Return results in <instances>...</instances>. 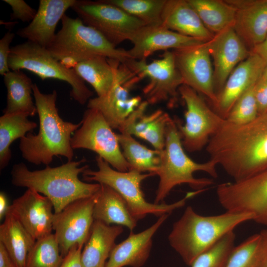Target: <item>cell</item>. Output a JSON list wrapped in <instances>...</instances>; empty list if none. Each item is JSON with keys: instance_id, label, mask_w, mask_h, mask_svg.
<instances>
[{"instance_id": "22", "label": "cell", "mask_w": 267, "mask_h": 267, "mask_svg": "<svg viewBox=\"0 0 267 267\" xmlns=\"http://www.w3.org/2000/svg\"><path fill=\"white\" fill-rule=\"evenodd\" d=\"M76 0H40L37 14L25 27L19 29L17 34L28 41L47 48L56 34L55 29L65 12Z\"/></svg>"}, {"instance_id": "43", "label": "cell", "mask_w": 267, "mask_h": 267, "mask_svg": "<svg viewBox=\"0 0 267 267\" xmlns=\"http://www.w3.org/2000/svg\"><path fill=\"white\" fill-rule=\"evenodd\" d=\"M250 52L258 55L267 65V35L260 44L255 45Z\"/></svg>"}, {"instance_id": "9", "label": "cell", "mask_w": 267, "mask_h": 267, "mask_svg": "<svg viewBox=\"0 0 267 267\" xmlns=\"http://www.w3.org/2000/svg\"><path fill=\"white\" fill-rule=\"evenodd\" d=\"M178 93L186 105L185 123L175 118L184 149L190 152L202 150L225 121L206 104L200 94L183 84Z\"/></svg>"}, {"instance_id": "34", "label": "cell", "mask_w": 267, "mask_h": 267, "mask_svg": "<svg viewBox=\"0 0 267 267\" xmlns=\"http://www.w3.org/2000/svg\"><path fill=\"white\" fill-rule=\"evenodd\" d=\"M138 19L146 26L162 25L167 0H105Z\"/></svg>"}, {"instance_id": "7", "label": "cell", "mask_w": 267, "mask_h": 267, "mask_svg": "<svg viewBox=\"0 0 267 267\" xmlns=\"http://www.w3.org/2000/svg\"><path fill=\"white\" fill-rule=\"evenodd\" d=\"M62 27L50 44L46 48L59 61L70 57L78 62L100 55L125 63L130 57L127 50L118 48L93 28L84 24L79 18L64 14Z\"/></svg>"}, {"instance_id": "37", "label": "cell", "mask_w": 267, "mask_h": 267, "mask_svg": "<svg viewBox=\"0 0 267 267\" xmlns=\"http://www.w3.org/2000/svg\"><path fill=\"white\" fill-rule=\"evenodd\" d=\"M235 234L230 231L221 238L213 246L199 255L191 267H225L235 247Z\"/></svg>"}, {"instance_id": "1", "label": "cell", "mask_w": 267, "mask_h": 267, "mask_svg": "<svg viewBox=\"0 0 267 267\" xmlns=\"http://www.w3.org/2000/svg\"><path fill=\"white\" fill-rule=\"evenodd\" d=\"M210 159L217 162L234 181L267 170V113L238 125L225 122L206 146Z\"/></svg>"}, {"instance_id": "23", "label": "cell", "mask_w": 267, "mask_h": 267, "mask_svg": "<svg viewBox=\"0 0 267 267\" xmlns=\"http://www.w3.org/2000/svg\"><path fill=\"white\" fill-rule=\"evenodd\" d=\"M169 215L160 216L154 223L140 232H131L125 240L116 245L105 267H142L149 257L153 236Z\"/></svg>"}, {"instance_id": "28", "label": "cell", "mask_w": 267, "mask_h": 267, "mask_svg": "<svg viewBox=\"0 0 267 267\" xmlns=\"http://www.w3.org/2000/svg\"><path fill=\"white\" fill-rule=\"evenodd\" d=\"M36 241L18 219L8 211L0 225V242L16 267H25L28 254Z\"/></svg>"}, {"instance_id": "40", "label": "cell", "mask_w": 267, "mask_h": 267, "mask_svg": "<svg viewBox=\"0 0 267 267\" xmlns=\"http://www.w3.org/2000/svg\"><path fill=\"white\" fill-rule=\"evenodd\" d=\"M15 37V34L6 32L0 40V74L3 76L10 71L8 60L10 52V45Z\"/></svg>"}, {"instance_id": "31", "label": "cell", "mask_w": 267, "mask_h": 267, "mask_svg": "<svg viewBox=\"0 0 267 267\" xmlns=\"http://www.w3.org/2000/svg\"><path fill=\"white\" fill-rule=\"evenodd\" d=\"M122 154L129 170L150 173L156 175L161 161V151L150 149L136 141L132 135L117 134Z\"/></svg>"}, {"instance_id": "27", "label": "cell", "mask_w": 267, "mask_h": 267, "mask_svg": "<svg viewBox=\"0 0 267 267\" xmlns=\"http://www.w3.org/2000/svg\"><path fill=\"white\" fill-rule=\"evenodd\" d=\"M100 184L93 208L94 220L108 225L124 226L132 232L137 221L132 215L125 200L111 187Z\"/></svg>"}, {"instance_id": "24", "label": "cell", "mask_w": 267, "mask_h": 267, "mask_svg": "<svg viewBox=\"0 0 267 267\" xmlns=\"http://www.w3.org/2000/svg\"><path fill=\"white\" fill-rule=\"evenodd\" d=\"M148 105L146 100L142 101L118 130L121 134H129L144 139L155 149L162 151L165 144L166 127L172 118L161 109L146 115Z\"/></svg>"}, {"instance_id": "47", "label": "cell", "mask_w": 267, "mask_h": 267, "mask_svg": "<svg viewBox=\"0 0 267 267\" xmlns=\"http://www.w3.org/2000/svg\"><path fill=\"white\" fill-rule=\"evenodd\" d=\"M60 63L68 69H74L79 63L75 59L70 57H65L59 60Z\"/></svg>"}, {"instance_id": "21", "label": "cell", "mask_w": 267, "mask_h": 267, "mask_svg": "<svg viewBox=\"0 0 267 267\" xmlns=\"http://www.w3.org/2000/svg\"><path fill=\"white\" fill-rule=\"evenodd\" d=\"M236 9L233 27L251 50L267 35V0H226Z\"/></svg>"}, {"instance_id": "16", "label": "cell", "mask_w": 267, "mask_h": 267, "mask_svg": "<svg viewBox=\"0 0 267 267\" xmlns=\"http://www.w3.org/2000/svg\"><path fill=\"white\" fill-rule=\"evenodd\" d=\"M177 67L183 84L217 103L214 69L207 42L199 45L173 51Z\"/></svg>"}, {"instance_id": "32", "label": "cell", "mask_w": 267, "mask_h": 267, "mask_svg": "<svg viewBox=\"0 0 267 267\" xmlns=\"http://www.w3.org/2000/svg\"><path fill=\"white\" fill-rule=\"evenodd\" d=\"M24 113L3 114L0 117V169H3L11 158L10 146L18 138H21L37 127L35 122L28 119Z\"/></svg>"}, {"instance_id": "30", "label": "cell", "mask_w": 267, "mask_h": 267, "mask_svg": "<svg viewBox=\"0 0 267 267\" xmlns=\"http://www.w3.org/2000/svg\"><path fill=\"white\" fill-rule=\"evenodd\" d=\"M118 61L97 55L79 62L73 69L92 87L97 96L101 97L106 95L114 84Z\"/></svg>"}, {"instance_id": "8", "label": "cell", "mask_w": 267, "mask_h": 267, "mask_svg": "<svg viewBox=\"0 0 267 267\" xmlns=\"http://www.w3.org/2000/svg\"><path fill=\"white\" fill-rule=\"evenodd\" d=\"M8 64L12 71L25 69L42 80L53 79L67 82L71 86V97L81 105L93 95L73 69L64 67L46 48L34 43L27 41L11 47Z\"/></svg>"}, {"instance_id": "45", "label": "cell", "mask_w": 267, "mask_h": 267, "mask_svg": "<svg viewBox=\"0 0 267 267\" xmlns=\"http://www.w3.org/2000/svg\"><path fill=\"white\" fill-rule=\"evenodd\" d=\"M9 205L8 204L7 198L6 194L0 192V220L5 217L9 209Z\"/></svg>"}, {"instance_id": "11", "label": "cell", "mask_w": 267, "mask_h": 267, "mask_svg": "<svg viewBox=\"0 0 267 267\" xmlns=\"http://www.w3.org/2000/svg\"><path fill=\"white\" fill-rule=\"evenodd\" d=\"M84 24L101 34L114 46L128 40L145 25L105 0H76L71 8Z\"/></svg>"}, {"instance_id": "48", "label": "cell", "mask_w": 267, "mask_h": 267, "mask_svg": "<svg viewBox=\"0 0 267 267\" xmlns=\"http://www.w3.org/2000/svg\"><path fill=\"white\" fill-rule=\"evenodd\" d=\"M261 79L267 81V65L265 67Z\"/></svg>"}, {"instance_id": "13", "label": "cell", "mask_w": 267, "mask_h": 267, "mask_svg": "<svg viewBox=\"0 0 267 267\" xmlns=\"http://www.w3.org/2000/svg\"><path fill=\"white\" fill-rule=\"evenodd\" d=\"M216 193L227 212L249 213L267 226V170L247 178L220 184Z\"/></svg>"}, {"instance_id": "44", "label": "cell", "mask_w": 267, "mask_h": 267, "mask_svg": "<svg viewBox=\"0 0 267 267\" xmlns=\"http://www.w3.org/2000/svg\"><path fill=\"white\" fill-rule=\"evenodd\" d=\"M0 267H16L6 248L0 242Z\"/></svg>"}, {"instance_id": "33", "label": "cell", "mask_w": 267, "mask_h": 267, "mask_svg": "<svg viewBox=\"0 0 267 267\" xmlns=\"http://www.w3.org/2000/svg\"><path fill=\"white\" fill-rule=\"evenodd\" d=\"M205 27L213 34L233 26L236 9L227 0H188Z\"/></svg>"}, {"instance_id": "25", "label": "cell", "mask_w": 267, "mask_h": 267, "mask_svg": "<svg viewBox=\"0 0 267 267\" xmlns=\"http://www.w3.org/2000/svg\"><path fill=\"white\" fill-rule=\"evenodd\" d=\"M162 25L182 35L205 42L214 35L204 25L188 0H167L162 14Z\"/></svg>"}, {"instance_id": "26", "label": "cell", "mask_w": 267, "mask_h": 267, "mask_svg": "<svg viewBox=\"0 0 267 267\" xmlns=\"http://www.w3.org/2000/svg\"><path fill=\"white\" fill-rule=\"evenodd\" d=\"M123 227L94 220L89 237L82 252L83 267H105L106 260L116 246Z\"/></svg>"}, {"instance_id": "14", "label": "cell", "mask_w": 267, "mask_h": 267, "mask_svg": "<svg viewBox=\"0 0 267 267\" xmlns=\"http://www.w3.org/2000/svg\"><path fill=\"white\" fill-rule=\"evenodd\" d=\"M141 80L126 64L118 61L111 89L103 96L90 98L88 108L98 110L111 128L118 130L142 102L140 96L130 95L131 90Z\"/></svg>"}, {"instance_id": "19", "label": "cell", "mask_w": 267, "mask_h": 267, "mask_svg": "<svg viewBox=\"0 0 267 267\" xmlns=\"http://www.w3.org/2000/svg\"><path fill=\"white\" fill-rule=\"evenodd\" d=\"M133 47L127 52L132 59H146L155 52L182 49L200 44L202 40L185 36L162 25L145 26L137 31L129 40Z\"/></svg>"}, {"instance_id": "2", "label": "cell", "mask_w": 267, "mask_h": 267, "mask_svg": "<svg viewBox=\"0 0 267 267\" xmlns=\"http://www.w3.org/2000/svg\"><path fill=\"white\" fill-rule=\"evenodd\" d=\"M33 94L39 118V130L38 134L29 132L20 139L19 147L22 157L36 165L48 166L54 156H63L68 161H72L71 134L80 128L82 121L74 124L60 117L56 106L55 90L44 93L34 84Z\"/></svg>"}, {"instance_id": "35", "label": "cell", "mask_w": 267, "mask_h": 267, "mask_svg": "<svg viewBox=\"0 0 267 267\" xmlns=\"http://www.w3.org/2000/svg\"><path fill=\"white\" fill-rule=\"evenodd\" d=\"M264 250L259 233L233 248L225 267H263Z\"/></svg>"}, {"instance_id": "12", "label": "cell", "mask_w": 267, "mask_h": 267, "mask_svg": "<svg viewBox=\"0 0 267 267\" xmlns=\"http://www.w3.org/2000/svg\"><path fill=\"white\" fill-rule=\"evenodd\" d=\"M82 124L71 139L73 149L91 150L106 161L113 168L121 172L129 170L115 134L98 110L88 108Z\"/></svg>"}, {"instance_id": "18", "label": "cell", "mask_w": 267, "mask_h": 267, "mask_svg": "<svg viewBox=\"0 0 267 267\" xmlns=\"http://www.w3.org/2000/svg\"><path fill=\"white\" fill-rule=\"evenodd\" d=\"M8 211L36 240L52 233L53 204L49 198L36 190L27 189L13 201Z\"/></svg>"}, {"instance_id": "10", "label": "cell", "mask_w": 267, "mask_h": 267, "mask_svg": "<svg viewBox=\"0 0 267 267\" xmlns=\"http://www.w3.org/2000/svg\"><path fill=\"white\" fill-rule=\"evenodd\" d=\"M125 64L142 80L148 79L142 92L149 104L166 102L171 107L176 104L178 89L183 82L177 67L173 51H165L161 58L149 63L146 59L130 58Z\"/></svg>"}, {"instance_id": "39", "label": "cell", "mask_w": 267, "mask_h": 267, "mask_svg": "<svg viewBox=\"0 0 267 267\" xmlns=\"http://www.w3.org/2000/svg\"><path fill=\"white\" fill-rule=\"evenodd\" d=\"M12 8L11 20L18 19L23 22H31L35 17L37 10L33 8L23 0H3Z\"/></svg>"}, {"instance_id": "20", "label": "cell", "mask_w": 267, "mask_h": 267, "mask_svg": "<svg viewBox=\"0 0 267 267\" xmlns=\"http://www.w3.org/2000/svg\"><path fill=\"white\" fill-rule=\"evenodd\" d=\"M266 66L258 55L251 53L239 63L228 77L218 95L214 111L226 119L239 98L261 78Z\"/></svg>"}, {"instance_id": "41", "label": "cell", "mask_w": 267, "mask_h": 267, "mask_svg": "<svg viewBox=\"0 0 267 267\" xmlns=\"http://www.w3.org/2000/svg\"><path fill=\"white\" fill-rule=\"evenodd\" d=\"M259 115L267 113V81L260 79L255 86Z\"/></svg>"}, {"instance_id": "6", "label": "cell", "mask_w": 267, "mask_h": 267, "mask_svg": "<svg viewBox=\"0 0 267 267\" xmlns=\"http://www.w3.org/2000/svg\"><path fill=\"white\" fill-rule=\"evenodd\" d=\"M95 161L98 170H85L82 173L84 180L104 184L116 191L125 200L132 215L137 221L150 214L158 217L170 214L184 206L187 200L202 192L200 190L188 192L183 198L171 204L151 203L145 199L141 184L144 179L154 176V174L134 170L119 171L98 156Z\"/></svg>"}, {"instance_id": "17", "label": "cell", "mask_w": 267, "mask_h": 267, "mask_svg": "<svg viewBox=\"0 0 267 267\" xmlns=\"http://www.w3.org/2000/svg\"><path fill=\"white\" fill-rule=\"evenodd\" d=\"M207 44L213 60L214 84L218 96L229 75L250 55L251 52L233 26L214 34L207 42Z\"/></svg>"}, {"instance_id": "15", "label": "cell", "mask_w": 267, "mask_h": 267, "mask_svg": "<svg viewBox=\"0 0 267 267\" xmlns=\"http://www.w3.org/2000/svg\"><path fill=\"white\" fill-rule=\"evenodd\" d=\"M96 193L76 200L54 213L53 230L63 258L73 246L84 245L87 241L94 222Z\"/></svg>"}, {"instance_id": "3", "label": "cell", "mask_w": 267, "mask_h": 267, "mask_svg": "<svg viewBox=\"0 0 267 267\" xmlns=\"http://www.w3.org/2000/svg\"><path fill=\"white\" fill-rule=\"evenodd\" d=\"M84 158L79 161H67L58 167L49 165L42 170L31 171L21 162L16 164L11 171V183L18 187L34 189L49 198L53 205L54 213H58L70 203L90 197L98 192L100 184L82 181L79 175L88 165Z\"/></svg>"}, {"instance_id": "29", "label": "cell", "mask_w": 267, "mask_h": 267, "mask_svg": "<svg viewBox=\"0 0 267 267\" xmlns=\"http://www.w3.org/2000/svg\"><path fill=\"white\" fill-rule=\"evenodd\" d=\"M7 90L6 106L3 114L24 113L34 116L37 111L32 94L31 79L21 70L10 71L3 75Z\"/></svg>"}, {"instance_id": "42", "label": "cell", "mask_w": 267, "mask_h": 267, "mask_svg": "<svg viewBox=\"0 0 267 267\" xmlns=\"http://www.w3.org/2000/svg\"><path fill=\"white\" fill-rule=\"evenodd\" d=\"M84 245L73 246L63 258L59 267H83L81 254Z\"/></svg>"}, {"instance_id": "38", "label": "cell", "mask_w": 267, "mask_h": 267, "mask_svg": "<svg viewBox=\"0 0 267 267\" xmlns=\"http://www.w3.org/2000/svg\"><path fill=\"white\" fill-rule=\"evenodd\" d=\"M255 85L236 101L225 119L226 121L235 124H245L253 121L259 116L255 95Z\"/></svg>"}, {"instance_id": "36", "label": "cell", "mask_w": 267, "mask_h": 267, "mask_svg": "<svg viewBox=\"0 0 267 267\" xmlns=\"http://www.w3.org/2000/svg\"><path fill=\"white\" fill-rule=\"evenodd\" d=\"M63 257L54 233L36 240L29 251L25 267H59Z\"/></svg>"}, {"instance_id": "5", "label": "cell", "mask_w": 267, "mask_h": 267, "mask_svg": "<svg viewBox=\"0 0 267 267\" xmlns=\"http://www.w3.org/2000/svg\"><path fill=\"white\" fill-rule=\"evenodd\" d=\"M217 165L218 164L213 160L199 163L187 156L176 121L171 118L166 127L165 147L161 151V164L156 173L159 182L154 203H162L172 189L181 184H187L195 190L207 189L214 184L213 179L196 178L193 174L202 171L213 178H217Z\"/></svg>"}, {"instance_id": "4", "label": "cell", "mask_w": 267, "mask_h": 267, "mask_svg": "<svg viewBox=\"0 0 267 267\" xmlns=\"http://www.w3.org/2000/svg\"><path fill=\"white\" fill-rule=\"evenodd\" d=\"M253 220L252 214L244 213L226 211L218 215L203 216L189 206L174 223L168 241L183 261L191 266L199 255L224 235L242 223Z\"/></svg>"}, {"instance_id": "46", "label": "cell", "mask_w": 267, "mask_h": 267, "mask_svg": "<svg viewBox=\"0 0 267 267\" xmlns=\"http://www.w3.org/2000/svg\"><path fill=\"white\" fill-rule=\"evenodd\" d=\"M264 250L263 267H267V229L262 230L260 232Z\"/></svg>"}]
</instances>
